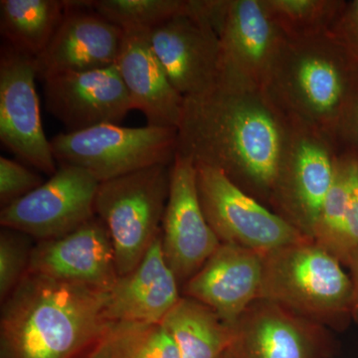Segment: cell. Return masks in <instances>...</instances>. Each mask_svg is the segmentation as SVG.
<instances>
[{"mask_svg": "<svg viewBox=\"0 0 358 358\" xmlns=\"http://www.w3.org/2000/svg\"><path fill=\"white\" fill-rule=\"evenodd\" d=\"M115 65L133 109L145 115L148 126L178 129L185 98L174 88L155 55L150 30L124 29Z\"/></svg>", "mask_w": 358, "mask_h": 358, "instance_id": "obj_19", "label": "cell"}, {"mask_svg": "<svg viewBox=\"0 0 358 358\" xmlns=\"http://www.w3.org/2000/svg\"><path fill=\"white\" fill-rule=\"evenodd\" d=\"M221 358H233L232 357H231L230 355V353L228 352H226L225 353H224L223 355V357H221Z\"/></svg>", "mask_w": 358, "mask_h": 358, "instance_id": "obj_33", "label": "cell"}, {"mask_svg": "<svg viewBox=\"0 0 358 358\" xmlns=\"http://www.w3.org/2000/svg\"><path fill=\"white\" fill-rule=\"evenodd\" d=\"M336 143L339 148H350L358 152V80L339 124Z\"/></svg>", "mask_w": 358, "mask_h": 358, "instance_id": "obj_31", "label": "cell"}, {"mask_svg": "<svg viewBox=\"0 0 358 358\" xmlns=\"http://www.w3.org/2000/svg\"><path fill=\"white\" fill-rule=\"evenodd\" d=\"M322 339L307 317L258 299L232 327L227 352L233 358H319Z\"/></svg>", "mask_w": 358, "mask_h": 358, "instance_id": "obj_17", "label": "cell"}, {"mask_svg": "<svg viewBox=\"0 0 358 358\" xmlns=\"http://www.w3.org/2000/svg\"><path fill=\"white\" fill-rule=\"evenodd\" d=\"M84 358H181L162 322L108 320Z\"/></svg>", "mask_w": 358, "mask_h": 358, "instance_id": "obj_23", "label": "cell"}, {"mask_svg": "<svg viewBox=\"0 0 358 358\" xmlns=\"http://www.w3.org/2000/svg\"><path fill=\"white\" fill-rule=\"evenodd\" d=\"M266 10L289 40L327 34L345 0H262Z\"/></svg>", "mask_w": 358, "mask_h": 358, "instance_id": "obj_24", "label": "cell"}, {"mask_svg": "<svg viewBox=\"0 0 358 358\" xmlns=\"http://www.w3.org/2000/svg\"><path fill=\"white\" fill-rule=\"evenodd\" d=\"M341 261L313 240L288 245L263 255L260 298L320 320L355 312L352 277Z\"/></svg>", "mask_w": 358, "mask_h": 358, "instance_id": "obj_4", "label": "cell"}, {"mask_svg": "<svg viewBox=\"0 0 358 358\" xmlns=\"http://www.w3.org/2000/svg\"><path fill=\"white\" fill-rule=\"evenodd\" d=\"M171 166L157 164L99 185L96 216L109 231L120 277L141 263L162 234Z\"/></svg>", "mask_w": 358, "mask_h": 358, "instance_id": "obj_5", "label": "cell"}, {"mask_svg": "<svg viewBox=\"0 0 358 358\" xmlns=\"http://www.w3.org/2000/svg\"><path fill=\"white\" fill-rule=\"evenodd\" d=\"M357 80V64L327 33L287 39L262 92L287 121L338 145L339 124Z\"/></svg>", "mask_w": 358, "mask_h": 358, "instance_id": "obj_3", "label": "cell"}, {"mask_svg": "<svg viewBox=\"0 0 358 358\" xmlns=\"http://www.w3.org/2000/svg\"><path fill=\"white\" fill-rule=\"evenodd\" d=\"M178 284L164 258L160 234L141 263L119 277L108 293L106 320L162 322L181 298Z\"/></svg>", "mask_w": 358, "mask_h": 358, "instance_id": "obj_20", "label": "cell"}, {"mask_svg": "<svg viewBox=\"0 0 358 358\" xmlns=\"http://www.w3.org/2000/svg\"><path fill=\"white\" fill-rule=\"evenodd\" d=\"M350 178V152L345 148H339L333 185L322 204L313 241L333 254L341 262Z\"/></svg>", "mask_w": 358, "mask_h": 358, "instance_id": "obj_25", "label": "cell"}, {"mask_svg": "<svg viewBox=\"0 0 358 358\" xmlns=\"http://www.w3.org/2000/svg\"><path fill=\"white\" fill-rule=\"evenodd\" d=\"M59 0H1L0 31L6 44L36 58L46 48L67 10Z\"/></svg>", "mask_w": 358, "mask_h": 358, "instance_id": "obj_22", "label": "cell"}, {"mask_svg": "<svg viewBox=\"0 0 358 358\" xmlns=\"http://www.w3.org/2000/svg\"><path fill=\"white\" fill-rule=\"evenodd\" d=\"M99 185L88 171L61 166L43 185L1 208V227L20 231L39 241L67 234L95 217Z\"/></svg>", "mask_w": 358, "mask_h": 358, "instance_id": "obj_10", "label": "cell"}, {"mask_svg": "<svg viewBox=\"0 0 358 358\" xmlns=\"http://www.w3.org/2000/svg\"><path fill=\"white\" fill-rule=\"evenodd\" d=\"M329 33L358 67V0L345 2Z\"/></svg>", "mask_w": 358, "mask_h": 358, "instance_id": "obj_30", "label": "cell"}, {"mask_svg": "<svg viewBox=\"0 0 358 358\" xmlns=\"http://www.w3.org/2000/svg\"><path fill=\"white\" fill-rule=\"evenodd\" d=\"M44 182L38 173L30 171L24 164L0 157V204L2 208L29 194Z\"/></svg>", "mask_w": 358, "mask_h": 358, "instance_id": "obj_28", "label": "cell"}, {"mask_svg": "<svg viewBox=\"0 0 358 358\" xmlns=\"http://www.w3.org/2000/svg\"><path fill=\"white\" fill-rule=\"evenodd\" d=\"M220 245L200 204L196 166L192 159L176 154L162 224L164 258L178 282L185 284Z\"/></svg>", "mask_w": 358, "mask_h": 358, "instance_id": "obj_12", "label": "cell"}, {"mask_svg": "<svg viewBox=\"0 0 358 358\" xmlns=\"http://www.w3.org/2000/svg\"><path fill=\"white\" fill-rule=\"evenodd\" d=\"M150 39L167 77L183 98L218 88L220 42L210 24L180 13L150 29Z\"/></svg>", "mask_w": 358, "mask_h": 358, "instance_id": "obj_14", "label": "cell"}, {"mask_svg": "<svg viewBox=\"0 0 358 358\" xmlns=\"http://www.w3.org/2000/svg\"><path fill=\"white\" fill-rule=\"evenodd\" d=\"M50 143L59 166L80 167L103 182L157 164H173L178 129L106 124L58 134Z\"/></svg>", "mask_w": 358, "mask_h": 358, "instance_id": "obj_6", "label": "cell"}, {"mask_svg": "<svg viewBox=\"0 0 358 358\" xmlns=\"http://www.w3.org/2000/svg\"><path fill=\"white\" fill-rule=\"evenodd\" d=\"M85 6L122 30H150L164 21L186 13L187 0H96Z\"/></svg>", "mask_w": 358, "mask_h": 358, "instance_id": "obj_26", "label": "cell"}, {"mask_svg": "<svg viewBox=\"0 0 358 358\" xmlns=\"http://www.w3.org/2000/svg\"><path fill=\"white\" fill-rule=\"evenodd\" d=\"M289 122L263 92L221 88L185 98L176 154L213 167L272 205L286 150Z\"/></svg>", "mask_w": 358, "mask_h": 358, "instance_id": "obj_1", "label": "cell"}, {"mask_svg": "<svg viewBox=\"0 0 358 358\" xmlns=\"http://www.w3.org/2000/svg\"><path fill=\"white\" fill-rule=\"evenodd\" d=\"M263 255L238 245L221 243L183 286V294L204 303L233 327L260 298Z\"/></svg>", "mask_w": 358, "mask_h": 358, "instance_id": "obj_18", "label": "cell"}, {"mask_svg": "<svg viewBox=\"0 0 358 358\" xmlns=\"http://www.w3.org/2000/svg\"><path fill=\"white\" fill-rule=\"evenodd\" d=\"M217 34L218 87L262 92L287 40L262 0H227Z\"/></svg>", "mask_w": 358, "mask_h": 358, "instance_id": "obj_9", "label": "cell"}, {"mask_svg": "<svg viewBox=\"0 0 358 358\" xmlns=\"http://www.w3.org/2000/svg\"><path fill=\"white\" fill-rule=\"evenodd\" d=\"M29 272L110 292L119 274L105 224L95 216L77 229L33 247Z\"/></svg>", "mask_w": 358, "mask_h": 358, "instance_id": "obj_15", "label": "cell"}, {"mask_svg": "<svg viewBox=\"0 0 358 358\" xmlns=\"http://www.w3.org/2000/svg\"><path fill=\"white\" fill-rule=\"evenodd\" d=\"M289 124L272 206L301 234L313 240L322 204L333 185L339 148L319 131Z\"/></svg>", "mask_w": 358, "mask_h": 358, "instance_id": "obj_8", "label": "cell"}, {"mask_svg": "<svg viewBox=\"0 0 358 358\" xmlns=\"http://www.w3.org/2000/svg\"><path fill=\"white\" fill-rule=\"evenodd\" d=\"M45 107L66 133L117 124L133 109L117 66L43 80Z\"/></svg>", "mask_w": 358, "mask_h": 358, "instance_id": "obj_13", "label": "cell"}, {"mask_svg": "<svg viewBox=\"0 0 358 358\" xmlns=\"http://www.w3.org/2000/svg\"><path fill=\"white\" fill-rule=\"evenodd\" d=\"M64 17L50 42L35 58L41 81L63 73L84 72L115 65L124 30L85 6L67 1Z\"/></svg>", "mask_w": 358, "mask_h": 358, "instance_id": "obj_16", "label": "cell"}, {"mask_svg": "<svg viewBox=\"0 0 358 358\" xmlns=\"http://www.w3.org/2000/svg\"><path fill=\"white\" fill-rule=\"evenodd\" d=\"M108 293L28 272L2 301L0 358H84L108 322Z\"/></svg>", "mask_w": 358, "mask_h": 358, "instance_id": "obj_2", "label": "cell"}, {"mask_svg": "<svg viewBox=\"0 0 358 358\" xmlns=\"http://www.w3.org/2000/svg\"><path fill=\"white\" fill-rule=\"evenodd\" d=\"M195 166L202 210L221 243L238 245L265 255L281 247L312 240L241 189L222 171Z\"/></svg>", "mask_w": 358, "mask_h": 358, "instance_id": "obj_7", "label": "cell"}, {"mask_svg": "<svg viewBox=\"0 0 358 358\" xmlns=\"http://www.w3.org/2000/svg\"><path fill=\"white\" fill-rule=\"evenodd\" d=\"M352 272V280L353 282V289H355V312L358 315V248L350 254L348 258V264Z\"/></svg>", "mask_w": 358, "mask_h": 358, "instance_id": "obj_32", "label": "cell"}, {"mask_svg": "<svg viewBox=\"0 0 358 358\" xmlns=\"http://www.w3.org/2000/svg\"><path fill=\"white\" fill-rule=\"evenodd\" d=\"M32 237L2 227L0 232V299L6 300L29 272Z\"/></svg>", "mask_w": 358, "mask_h": 358, "instance_id": "obj_27", "label": "cell"}, {"mask_svg": "<svg viewBox=\"0 0 358 358\" xmlns=\"http://www.w3.org/2000/svg\"><path fill=\"white\" fill-rule=\"evenodd\" d=\"M181 358H221L232 341V327L208 306L181 296L162 322Z\"/></svg>", "mask_w": 358, "mask_h": 358, "instance_id": "obj_21", "label": "cell"}, {"mask_svg": "<svg viewBox=\"0 0 358 358\" xmlns=\"http://www.w3.org/2000/svg\"><path fill=\"white\" fill-rule=\"evenodd\" d=\"M35 58L4 43L0 56V141L28 166L48 176L57 171L42 126Z\"/></svg>", "mask_w": 358, "mask_h": 358, "instance_id": "obj_11", "label": "cell"}, {"mask_svg": "<svg viewBox=\"0 0 358 358\" xmlns=\"http://www.w3.org/2000/svg\"><path fill=\"white\" fill-rule=\"evenodd\" d=\"M345 150L350 155V193L341 252V263L346 265L350 254L358 248V152L350 148Z\"/></svg>", "mask_w": 358, "mask_h": 358, "instance_id": "obj_29", "label": "cell"}]
</instances>
